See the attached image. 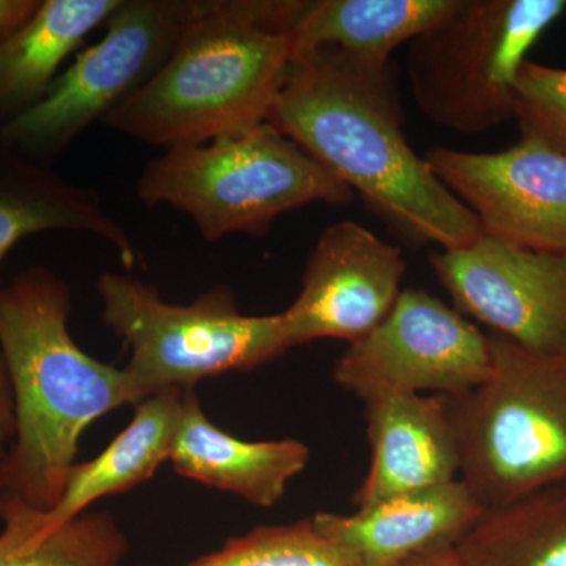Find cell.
Here are the masks:
<instances>
[{
  "mask_svg": "<svg viewBox=\"0 0 566 566\" xmlns=\"http://www.w3.org/2000/svg\"><path fill=\"white\" fill-rule=\"evenodd\" d=\"M268 123L408 240L452 251L482 237L472 211L406 140L392 70L360 69L329 50L301 52Z\"/></svg>",
  "mask_w": 566,
  "mask_h": 566,
  "instance_id": "1",
  "label": "cell"
},
{
  "mask_svg": "<svg viewBox=\"0 0 566 566\" xmlns=\"http://www.w3.org/2000/svg\"><path fill=\"white\" fill-rule=\"evenodd\" d=\"M71 290L32 266L0 283V356L14 403V438L0 494L48 513L61 501L82 433L123 405L140 403L125 368L82 352L69 329Z\"/></svg>",
  "mask_w": 566,
  "mask_h": 566,
  "instance_id": "2",
  "label": "cell"
},
{
  "mask_svg": "<svg viewBox=\"0 0 566 566\" xmlns=\"http://www.w3.org/2000/svg\"><path fill=\"white\" fill-rule=\"evenodd\" d=\"M303 0H203L170 57L104 118L155 147L251 132L270 118L290 65Z\"/></svg>",
  "mask_w": 566,
  "mask_h": 566,
  "instance_id": "3",
  "label": "cell"
},
{
  "mask_svg": "<svg viewBox=\"0 0 566 566\" xmlns=\"http://www.w3.org/2000/svg\"><path fill=\"white\" fill-rule=\"evenodd\" d=\"M137 199L191 218L200 237L270 232L274 219L311 203L346 205L354 192L289 137L263 123L251 132L167 148L142 170Z\"/></svg>",
  "mask_w": 566,
  "mask_h": 566,
  "instance_id": "4",
  "label": "cell"
},
{
  "mask_svg": "<svg viewBox=\"0 0 566 566\" xmlns=\"http://www.w3.org/2000/svg\"><path fill=\"white\" fill-rule=\"evenodd\" d=\"M491 374L447 397L461 482L483 509L566 480V352H528L488 335Z\"/></svg>",
  "mask_w": 566,
  "mask_h": 566,
  "instance_id": "5",
  "label": "cell"
},
{
  "mask_svg": "<svg viewBox=\"0 0 566 566\" xmlns=\"http://www.w3.org/2000/svg\"><path fill=\"white\" fill-rule=\"evenodd\" d=\"M96 290L104 324L132 348L125 371L142 400L192 389L212 376L253 370L292 349L281 314H241L227 285L188 305L166 303L156 286L128 274L104 273Z\"/></svg>",
  "mask_w": 566,
  "mask_h": 566,
  "instance_id": "6",
  "label": "cell"
},
{
  "mask_svg": "<svg viewBox=\"0 0 566 566\" xmlns=\"http://www.w3.org/2000/svg\"><path fill=\"white\" fill-rule=\"evenodd\" d=\"M565 10V0H455L409 43L406 71L417 106L463 134L515 117L527 52Z\"/></svg>",
  "mask_w": 566,
  "mask_h": 566,
  "instance_id": "7",
  "label": "cell"
},
{
  "mask_svg": "<svg viewBox=\"0 0 566 566\" xmlns=\"http://www.w3.org/2000/svg\"><path fill=\"white\" fill-rule=\"evenodd\" d=\"M203 0H122L98 43L80 52L39 103L0 123V137L48 166L170 57Z\"/></svg>",
  "mask_w": 566,
  "mask_h": 566,
  "instance_id": "8",
  "label": "cell"
},
{
  "mask_svg": "<svg viewBox=\"0 0 566 566\" xmlns=\"http://www.w3.org/2000/svg\"><path fill=\"white\" fill-rule=\"evenodd\" d=\"M488 335L419 289H406L370 334L354 342L334 368L338 386L363 398L390 394L469 392L491 374Z\"/></svg>",
  "mask_w": 566,
  "mask_h": 566,
  "instance_id": "9",
  "label": "cell"
},
{
  "mask_svg": "<svg viewBox=\"0 0 566 566\" xmlns=\"http://www.w3.org/2000/svg\"><path fill=\"white\" fill-rule=\"evenodd\" d=\"M424 159L472 211L483 234L531 251L566 255V153L521 136L504 151L433 147Z\"/></svg>",
  "mask_w": 566,
  "mask_h": 566,
  "instance_id": "10",
  "label": "cell"
},
{
  "mask_svg": "<svg viewBox=\"0 0 566 566\" xmlns=\"http://www.w3.org/2000/svg\"><path fill=\"white\" fill-rule=\"evenodd\" d=\"M430 264L461 315L528 352H566V255L482 234L465 248L433 253Z\"/></svg>",
  "mask_w": 566,
  "mask_h": 566,
  "instance_id": "11",
  "label": "cell"
},
{
  "mask_svg": "<svg viewBox=\"0 0 566 566\" xmlns=\"http://www.w3.org/2000/svg\"><path fill=\"white\" fill-rule=\"evenodd\" d=\"M400 248L360 223L324 229L305 263L301 292L281 312L290 345L340 338L349 345L378 326L400 296Z\"/></svg>",
  "mask_w": 566,
  "mask_h": 566,
  "instance_id": "12",
  "label": "cell"
},
{
  "mask_svg": "<svg viewBox=\"0 0 566 566\" xmlns=\"http://www.w3.org/2000/svg\"><path fill=\"white\" fill-rule=\"evenodd\" d=\"M371 447L357 510L455 482L460 452L446 395L390 394L365 401Z\"/></svg>",
  "mask_w": 566,
  "mask_h": 566,
  "instance_id": "13",
  "label": "cell"
},
{
  "mask_svg": "<svg viewBox=\"0 0 566 566\" xmlns=\"http://www.w3.org/2000/svg\"><path fill=\"white\" fill-rule=\"evenodd\" d=\"M483 506L461 480L387 499L353 515L316 513L315 527L357 566H397L439 546H455Z\"/></svg>",
  "mask_w": 566,
  "mask_h": 566,
  "instance_id": "14",
  "label": "cell"
},
{
  "mask_svg": "<svg viewBox=\"0 0 566 566\" xmlns=\"http://www.w3.org/2000/svg\"><path fill=\"white\" fill-rule=\"evenodd\" d=\"M311 450L297 439L249 442L226 433L205 416L192 389L182 392L181 416L170 453L178 475L273 506L307 468Z\"/></svg>",
  "mask_w": 566,
  "mask_h": 566,
  "instance_id": "15",
  "label": "cell"
},
{
  "mask_svg": "<svg viewBox=\"0 0 566 566\" xmlns=\"http://www.w3.org/2000/svg\"><path fill=\"white\" fill-rule=\"evenodd\" d=\"M55 230L102 238L126 268L136 263V245L98 192L52 174L0 137V268L21 240Z\"/></svg>",
  "mask_w": 566,
  "mask_h": 566,
  "instance_id": "16",
  "label": "cell"
},
{
  "mask_svg": "<svg viewBox=\"0 0 566 566\" xmlns=\"http://www.w3.org/2000/svg\"><path fill=\"white\" fill-rule=\"evenodd\" d=\"M455 0H311L292 29L293 55L329 50L365 70L390 69L394 51L411 43Z\"/></svg>",
  "mask_w": 566,
  "mask_h": 566,
  "instance_id": "17",
  "label": "cell"
},
{
  "mask_svg": "<svg viewBox=\"0 0 566 566\" xmlns=\"http://www.w3.org/2000/svg\"><path fill=\"white\" fill-rule=\"evenodd\" d=\"M182 392L164 390L137 403L132 422L104 452L95 460L73 465L61 501L51 512L29 509L33 526L40 531L61 527L98 499L126 493L150 480L159 465L170 460Z\"/></svg>",
  "mask_w": 566,
  "mask_h": 566,
  "instance_id": "18",
  "label": "cell"
},
{
  "mask_svg": "<svg viewBox=\"0 0 566 566\" xmlns=\"http://www.w3.org/2000/svg\"><path fill=\"white\" fill-rule=\"evenodd\" d=\"M122 0H40L31 20L0 39V123L39 103L62 63Z\"/></svg>",
  "mask_w": 566,
  "mask_h": 566,
  "instance_id": "19",
  "label": "cell"
},
{
  "mask_svg": "<svg viewBox=\"0 0 566 566\" xmlns=\"http://www.w3.org/2000/svg\"><path fill=\"white\" fill-rule=\"evenodd\" d=\"M455 549L465 566H566V480L483 510Z\"/></svg>",
  "mask_w": 566,
  "mask_h": 566,
  "instance_id": "20",
  "label": "cell"
},
{
  "mask_svg": "<svg viewBox=\"0 0 566 566\" xmlns=\"http://www.w3.org/2000/svg\"><path fill=\"white\" fill-rule=\"evenodd\" d=\"M0 566H125L128 539L107 512L82 513L40 531L29 506L0 494Z\"/></svg>",
  "mask_w": 566,
  "mask_h": 566,
  "instance_id": "21",
  "label": "cell"
},
{
  "mask_svg": "<svg viewBox=\"0 0 566 566\" xmlns=\"http://www.w3.org/2000/svg\"><path fill=\"white\" fill-rule=\"evenodd\" d=\"M188 566H357L348 551L324 536L312 520L260 526L230 538Z\"/></svg>",
  "mask_w": 566,
  "mask_h": 566,
  "instance_id": "22",
  "label": "cell"
},
{
  "mask_svg": "<svg viewBox=\"0 0 566 566\" xmlns=\"http://www.w3.org/2000/svg\"><path fill=\"white\" fill-rule=\"evenodd\" d=\"M515 117L521 136L566 153V69L524 62L516 81Z\"/></svg>",
  "mask_w": 566,
  "mask_h": 566,
  "instance_id": "23",
  "label": "cell"
},
{
  "mask_svg": "<svg viewBox=\"0 0 566 566\" xmlns=\"http://www.w3.org/2000/svg\"><path fill=\"white\" fill-rule=\"evenodd\" d=\"M14 438V403L6 364L0 356V463Z\"/></svg>",
  "mask_w": 566,
  "mask_h": 566,
  "instance_id": "24",
  "label": "cell"
},
{
  "mask_svg": "<svg viewBox=\"0 0 566 566\" xmlns=\"http://www.w3.org/2000/svg\"><path fill=\"white\" fill-rule=\"evenodd\" d=\"M39 6L40 0H0V39L31 20Z\"/></svg>",
  "mask_w": 566,
  "mask_h": 566,
  "instance_id": "25",
  "label": "cell"
},
{
  "mask_svg": "<svg viewBox=\"0 0 566 566\" xmlns=\"http://www.w3.org/2000/svg\"><path fill=\"white\" fill-rule=\"evenodd\" d=\"M397 566H465L458 556L455 546H439L408 558Z\"/></svg>",
  "mask_w": 566,
  "mask_h": 566,
  "instance_id": "26",
  "label": "cell"
}]
</instances>
